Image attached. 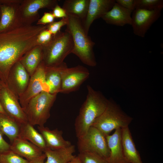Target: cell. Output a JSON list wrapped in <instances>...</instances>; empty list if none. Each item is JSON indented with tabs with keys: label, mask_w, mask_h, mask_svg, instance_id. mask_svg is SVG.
Listing matches in <instances>:
<instances>
[{
	"label": "cell",
	"mask_w": 163,
	"mask_h": 163,
	"mask_svg": "<svg viewBox=\"0 0 163 163\" xmlns=\"http://www.w3.org/2000/svg\"><path fill=\"white\" fill-rule=\"evenodd\" d=\"M46 25H31L0 33V81L6 86L10 71L23 56L39 45L37 38Z\"/></svg>",
	"instance_id": "6da1fadb"
},
{
	"label": "cell",
	"mask_w": 163,
	"mask_h": 163,
	"mask_svg": "<svg viewBox=\"0 0 163 163\" xmlns=\"http://www.w3.org/2000/svg\"><path fill=\"white\" fill-rule=\"evenodd\" d=\"M87 94L76 117L75 127L77 138L85 135L95 120L106 109L109 100L89 85L87 86Z\"/></svg>",
	"instance_id": "7a4b0ae2"
},
{
	"label": "cell",
	"mask_w": 163,
	"mask_h": 163,
	"mask_svg": "<svg viewBox=\"0 0 163 163\" xmlns=\"http://www.w3.org/2000/svg\"><path fill=\"white\" fill-rule=\"evenodd\" d=\"M68 22L66 30L70 34L73 43L72 52L83 63L94 67L97 65L93 48L95 43L85 31L82 21L79 19L68 15Z\"/></svg>",
	"instance_id": "3957f363"
},
{
	"label": "cell",
	"mask_w": 163,
	"mask_h": 163,
	"mask_svg": "<svg viewBox=\"0 0 163 163\" xmlns=\"http://www.w3.org/2000/svg\"><path fill=\"white\" fill-rule=\"evenodd\" d=\"M73 43L70 34L66 30L53 36L51 41L42 46L41 62L47 68L57 67L62 65L66 57L72 53Z\"/></svg>",
	"instance_id": "277c9868"
},
{
	"label": "cell",
	"mask_w": 163,
	"mask_h": 163,
	"mask_svg": "<svg viewBox=\"0 0 163 163\" xmlns=\"http://www.w3.org/2000/svg\"><path fill=\"white\" fill-rule=\"evenodd\" d=\"M57 95L43 91L31 99L23 108L28 122L33 126H44L50 117V109Z\"/></svg>",
	"instance_id": "5b68a950"
},
{
	"label": "cell",
	"mask_w": 163,
	"mask_h": 163,
	"mask_svg": "<svg viewBox=\"0 0 163 163\" xmlns=\"http://www.w3.org/2000/svg\"><path fill=\"white\" fill-rule=\"evenodd\" d=\"M132 120L118 105L109 101L104 111L95 120L91 126L98 129L106 136L114 129L128 126Z\"/></svg>",
	"instance_id": "8992f818"
},
{
	"label": "cell",
	"mask_w": 163,
	"mask_h": 163,
	"mask_svg": "<svg viewBox=\"0 0 163 163\" xmlns=\"http://www.w3.org/2000/svg\"><path fill=\"white\" fill-rule=\"evenodd\" d=\"M78 139L79 152L94 153L107 160L110 155L106 136L96 128L91 126L84 136Z\"/></svg>",
	"instance_id": "52a82bcc"
},
{
	"label": "cell",
	"mask_w": 163,
	"mask_h": 163,
	"mask_svg": "<svg viewBox=\"0 0 163 163\" xmlns=\"http://www.w3.org/2000/svg\"><path fill=\"white\" fill-rule=\"evenodd\" d=\"M61 86L60 93L68 94L79 89L82 84L89 77L87 68L78 65L68 68L65 62L60 69Z\"/></svg>",
	"instance_id": "ba28073f"
},
{
	"label": "cell",
	"mask_w": 163,
	"mask_h": 163,
	"mask_svg": "<svg viewBox=\"0 0 163 163\" xmlns=\"http://www.w3.org/2000/svg\"><path fill=\"white\" fill-rule=\"evenodd\" d=\"M22 0H0L1 15L0 33L6 32L23 26L20 6Z\"/></svg>",
	"instance_id": "9c48e42d"
},
{
	"label": "cell",
	"mask_w": 163,
	"mask_h": 163,
	"mask_svg": "<svg viewBox=\"0 0 163 163\" xmlns=\"http://www.w3.org/2000/svg\"><path fill=\"white\" fill-rule=\"evenodd\" d=\"M58 4L56 0H22L20 11L23 26L32 25L38 21L40 18L38 11L40 9L52 10Z\"/></svg>",
	"instance_id": "30bf717a"
},
{
	"label": "cell",
	"mask_w": 163,
	"mask_h": 163,
	"mask_svg": "<svg viewBox=\"0 0 163 163\" xmlns=\"http://www.w3.org/2000/svg\"><path fill=\"white\" fill-rule=\"evenodd\" d=\"M0 102L6 113L20 124L28 122L18 98L6 86L0 89Z\"/></svg>",
	"instance_id": "8fae6325"
},
{
	"label": "cell",
	"mask_w": 163,
	"mask_h": 163,
	"mask_svg": "<svg viewBox=\"0 0 163 163\" xmlns=\"http://www.w3.org/2000/svg\"><path fill=\"white\" fill-rule=\"evenodd\" d=\"M162 9L152 11L135 9L132 13L131 25L134 34L144 37L152 25L160 17Z\"/></svg>",
	"instance_id": "7c38bea8"
},
{
	"label": "cell",
	"mask_w": 163,
	"mask_h": 163,
	"mask_svg": "<svg viewBox=\"0 0 163 163\" xmlns=\"http://www.w3.org/2000/svg\"><path fill=\"white\" fill-rule=\"evenodd\" d=\"M45 68L41 62L34 73L30 77L26 90L19 97L20 104L22 108L26 106L31 99L42 91H48L45 79Z\"/></svg>",
	"instance_id": "4fadbf2b"
},
{
	"label": "cell",
	"mask_w": 163,
	"mask_h": 163,
	"mask_svg": "<svg viewBox=\"0 0 163 163\" xmlns=\"http://www.w3.org/2000/svg\"><path fill=\"white\" fill-rule=\"evenodd\" d=\"M30 76L19 61L10 69L6 86L19 98L26 90Z\"/></svg>",
	"instance_id": "5bb4252c"
},
{
	"label": "cell",
	"mask_w": 163,
	"mask_h": 163,
	"mask_svg": "<svg viewBox=\"0 0 163 163\" xmlns=\"http://www.w3.org/2000/svg\"><path fill=\"white\" fill-rule=\"evenodd\" d=\"M116 2L115 0H89L88 11L85 19L82 21V25L88 34L93 22L101 18L111 9Z\"/></svg>",
	"instance_id": "9a60e30c"
},
{
	"label": "cell",
	"mask_w": 163,
	"mask_h": 163,
	"mask_svg": "<svg viewBox=\"0 0 163 163\" xmlns=\"http://www.w3.org/2000/svg\"><path fill=\"white\" fill-rule=\"evenodd\" d=\"M133 11L126 9L115 2L110 10L101 18L107 24L118 26L131 25Z\"/></svg>",
	"instance_id": "2e32d148"
},
{
	"label": "cell",
	"mask_w": 163,
	"mask_h": 163,
	"mask_svg": "<svg viewBox=\"0 0 163 163\" xmlns=\"http://www.w3.org/2000/svg\"><path fill=\"white\" fill-rule=\"evenodd\" d=\"M37 128L45 141L47 148L52 150H56L72 145L70 142L63 138L62 130H59L57 128L50 130L44 126H38Z\"/></svg>",
	"instance_id": "e0dca14e"
},
{
	"label": "cell",
	"mask_w": 163,
	"mask_h": 163,
	"mask_svg": "<svg viewBox=\"0 0 163 163\" xmlns=\"http://www.w3.org/2000/svg\"><path fill=\"white\" fill-rule=\"evenodd\" d=\"M10 145V149L30 161L42 155L44 153L40 148L26 140L18 137Z\"/></svg>",
	"instance_id": "ac0fdd59"
},
{
	"label": "cell",
	"mask_w": 163,
	"mask_h": 163,
	"mask_svg": "<svg viewBox=\"0 0 163 163\" xmlns=\"http://www.w3.org/2000/svg\"><path fill=\"white\" fill-rule=\"evenodd\" d=\"M110 150L109 163H128L124 156L121 143V129L115 130L111 135L106 136Z\"/></svg>",
	"instance_id": "d6986e66"
},
{
	"label": "cell",
	"mask_w": 163,
	"mask_h": 163,
	"mask_svg": "<svg viewBox=\"0 0 163 163\" xmlns=\"http://www.w3.org/2000/svg\"><path fill=\"white\" fill-rule=\"evenodd\" d=\"M121 143L125 158L128 163H143L128 126L121 129Z\"/></svg>",
	"instance_id": "ffe728a7"
},
{
	"label": "cell",
	"mask_w": 163,
	"mask_h": 163,
	"mask_svg": "<svg viewBox=\"0 0 163 163\" xmlns=\"http://www.w3.org/2000/svg\"><path fill=\"white\" fill-rule=\"evenodd\" d=\"M42 46L37 45L27 53L20 61L31 76L42 62Z\"/></svg>",
	"instance_id": "44dd1931"
},
{
	"label": "cell",
	"mask_w": 163,
	"mask_h": 163,
	"mask_svg": "<svg viewBox=\"0 0 163 163\" xmlns=\"http://www.w3.org/2000/svg\"><path fill=\"white\" fill-rule=\"evenodd\" d=\"M75 146H70L56 150H52L46 148L43 152L46 156V160L45 163H68L75 155Z\"/></svg>",
	"instance_id": "7402d4cb"
},
{
	"label": "cell",
	"mask_w": 163,
	"mask_h": 163,
	"mask_svg": "<svg viewBox=\"0 0 163 163\" xmlns=\"http://www.w3.org/2000/svg\"><path fill=\"white\" fill-rule=\"evenodd\" d=\"M18 137L29 141L41 149L43 152L47 148L42 135L28 122L20 125Z\"/></svg>",
	"instance_id": "603a6c76"
},
{
	"label": "cell",
	"mask_w": 163,
	"mask_h": 163,
	"mask_svg": "<svg viewBox=\"0 0 163 163\" xmlns=\"http://www.w3.org/2000/svg\"><path fill=\"white\" fill-rule=\"evenodd\" d=\"M89 0H66L62 8L68 15L76 17L83 21L86 15Z\"/></svg>",
	"instance_id": "cb8c5ba5"
},
{
	"label": "cell",
	"mask_w": 163,
	"mask_h": 163,
	"mask_svg": "<svg viewBox=\"0 0 163 163\" xmlns=\"http://www.w3.org/2000/svg\"><path fill=\"white\" fill-rule=\"evenodd\" d=\"M20 125L6 114L0 113V132L8 137L11 144L18 136Z\"/></svg>",
	"instance_id": "d4e9b609"
},
{
	"label": "cell",
	"mask_w": 163,
	"mask_h": 163,
	"mask_svg": "<svg viewBox=\"0 0 163 163\" xmlns=\"http://www.w3.org/2000/svg\"><path fill=\"white\" fill-rule=\"evenodd\" d=\"M62 65L57 67L45 68V79L48 91L52 94L60 92L61 86L60 69Z\"/></svg>",
	"instance_id": "484cf974"
},
{
	"label": "cell",
	"mask_w": 163,
	"mask_h": 163,
	"mask_svg": "<svg viewBox=\"0 0 163 163\" xmlns=\"http://www.w3.org/2000/svg\"><path fill=\"white\" fill-rule=\"evenodd\" d=\"M135 9L152 11L163 8L162 0H135Z\"/></svg>",
	"instance_id": "4316f807"
},
{
	"label": "cell",
	"mask_w": 163,
	"mask_h": 163,
	"mask_svg": "<svg viewBox=\"0 0 163 163\" xmlns=\"http://www.w3.org/2000/svg\"><path fill=\"white\" fill-rule=\"evenodd\" d=\"M78 156L81 163H109L107 159L92 152H79Z\"/></svg>",
	"instance_id": "83f0119b"
},
{
	"label": "cell",
	"mask_w": 163,
	"mask_h": 163,
	"mask_svg": "<svg viewBox=\"0 0 163 163\" xmlns=\"http://www.w3.org/2000/svg\"><path fill=\"white\" fill-rule=\"evenodd\" d=\"M28 161L11 149L0 154V163H28Z\"/></svg>",
	"instance_id": "f1b7e54d"
},
{
	"label": "cell",
	"mask_w": 163,
	"mask_h": 163,
	"mask_svg": "<svg viewBox=\"0 0 163 163\" xmlns=\"http://www.w3.org/2000/svg\"><path fill=\"white\" fill-rule=\"evenodd\" d=\"M68 22V18H63L57 21H54L53 23L46 25L47 29L53 36H55L60 31L61 28L66 25Z\"/></svg>",
	"instance_id": "f546056e"
},
{
	"label": "cell",
	"mask_w": 163,
	"mask_h": 163,
	"mask_svg": "<svg viewBox=\"0 0 163 163\" xmlns=\"http://www.w3.org/2000/svg\"><path fill=\"white\" fill-rule=\"evenodd\" d=\"M53 37V35L46 28L38 34L37 38V42L39 45L43 46L48 43Z\"/></svg>",
	"instance_id": "4dcf8cb0"
},
{
	"label": "cell",
	"mask_w": 163,
	"mask_h": 163,
	"mask_svg": "<svg viewBox=\"0 0 163 163\" xmlns=\"http://www.w3.org/2000/svg\"><path fill=\"white\" fill-rule=\"evenodd\" d=\"M55 18L52 13L45 12L37 21L36 25H46L54 21Z\"/></svg>",
	"instance_id": "1f68e13d"
},
{
	"label": "cell",
	"mask_w": 163,
	"mask_h": 163,
	"mask_svg": "<svg viewBox=\"0 0 163 163\" xmlns=\"http://www.w3.org/2000/svg\"><path fill=\"white\" fill-rule=\"evenodd\" d=\"M52 13L55 18H67L68 15L65 10L58 4L52 9Z\"/></svg>",
	"instance_id": "d6a6232c"
},
{
	"label": "cell",
	"mask_w": 163,
	"mask_h": 163,
	"mask_svg": "<svg viewBox=\"0 0 163 163\" xmlns=\"http://www.w3.org/2000/svg\"><path fill=\"white\" fill-rule=\"evenodd\" d=\"M116 2L126 9L132 11L135 9V0H116Z\"/></svg>",
	"instance_id": "836d02e7"
},
{
	"label": "cell",
	"mask_w": 163,
	"mask_h": 163,
	"mask_svg": "<svg viewBox=\"0 0 163 163\" xmlns=\"http://www.w3.org/2000/svg\"><path fill=\"white\" fill-rule=\"evenodd\" d=\"M3 135L0 132V154L10 150V145L5 140Z\"/></svg>",
	"instance_id": "e575fe53"
},
{
	"label": "cell",
	"mask_w": 163,
	"mask_h": 163,
	"mask_svg": "<svg viewBox=\"0 0 163 163\" xmlns=\"http://www.w3.org/2000/svg\"><path fill=\"white\" fill-rule=\"evenodd\" d=\"M46 156L44 153L41 156L28 161V163H45Z\"/></svg>",
	"instance_id": "d590c367"
},
{
	"label": "cell",
	"mask_w": 163,
	"mask_h": 163,
	"mask_svg": "<svg viewBox=\"0 0 163 163\" xmlns=\"http://www.w3.org/2000/svg\"><path fill=\"white\" fill-rule=\"evenodd\" d=\"M68 163H81V162L79 157L78 156H75Z\"/></svg>",
	"instance_id": "8d00e7d4"
},
{
	"label": "cell",
	"mask_w": 163,
	"mask_h": 163,
	"mask_svg": "<svg viewBox=\"0 0 163 163\" xmlns=\"http://www.w3.org/2000/svg\"><path fill=\"white\" fill-rule=\"evenodd\" d=\"M0 113L6 114L0 102Z\"/></svg>",
	"instance_id": "74e56055"
},
{
	"label": "cell",
	"mask_w": 163,
	"mask_h": 163,
	"mask_svg": "<svg viewBox=\"0 0 163 163\" xmlns=\"http://www.w3.org/2000/svg\"><path fill=\"white\" fill-rule=\"evenodd\" d=\"M6 86L4 85L0 81V89L2 88L4 86Z\"/></svg>",
	"instance_id": "f35d334b"
},
{
	"label": "cell",
	"mask_w": 163,
	"mask_h": 163,
	"mask_svg": "<svg viewBox=\"0 0 163 163\" xmlns=\"http://www.w3.org/2000/svg\"><path fill=\"white\" fill-rule=\"evenodd\" d=\"M1 7H0V20L1 18Z\"/></svg>",
	"instance_id": "ab89813d"
}]
</instances>
